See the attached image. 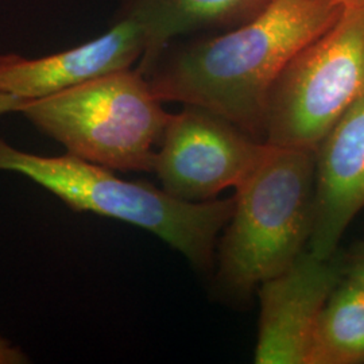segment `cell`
I'll return each mask as SVG.
<instances>
[{"mask_svg":"<svg viewBox=\"0 0 364 364\" xmlns=\"http://www.w3.org/2000/svg\"><path fill=\"white\" fill-rule=\"evenodd\" d=\"M343 10L333 0H273L247 23L161 54L146 77L162 103L204 108L264 142L275 80Z\"/></svg>","mask_w":364,"mask_h":364,"instance_id":"6da1fadb","label":"cell"},{"mask_svg":"<svg viewBox=\"0 0 364 364\" xmlns=\"http://www.w3.org/2000/svg\"><path fill=\"white\" fill-rule=\"evenodd\" d=\"M314 168L313 151L267 144L259 164L235 189L219 246L218 285L224 294L248 299L308 250Z\"/></svg>","mask_w":364,"mask_h":364,"instance_id":"7a4b0ae2","label":"cell"},{"mask_svg":"<svg viewBox=\"0 0 364 364\" xmlns=\"http://www.w3.org/2000/svg\"><path fill=\"white\" fill-rule=\"evenodd\" d=\"M0 170L37 182L76 210L126 221L161 237L195 264L207 269L235 198L186 203L144 182L124 181L111 169L80 156H37L0 138Z\"/></svg>","mask_w":364,"mask_h":364,"instance_id":"3957f363","label":"cell"},{"mask_svg":"<svg viewBox=\"0 0 364 364\" xmlns=\"http://www.w3.org/2000/svg\"><path fill=\"white\" fill-rule=\"evenodd\" d=\"M21 112L69 154L130 171H153V147L171 115L147 77L132 68L27 100Z\"/></svg>","mask_w":364,"mask_h":364,"instance_id":"277c9868","label":"cell"},{"mask_svg":"<svg viewBox=\"0 0 364 364\" xmlns=\"http://www.w3.org/2000/svg\"><path fill=\"white\" fill-rule=\"evenodd\" d=\"M364 97V4L301 49L275 80L264 142L316 151L343 114Z\"/></svg>","mask_w":364,"mask_h":364,"instance_id":"5b68a950","label":"cell"},{"mask_svg":"<svg viewBox=\"0 0 364 364\" xmlns=\"http://www.w3.org/2000/svg\"><path fill=\"white\" fill-rule=\"evenodd\" d=\"M267 144L195 105L170 115L153 171L168 195L186 203L216 200L259 164Z\"/></svg>","mask_w":364,"mask_h":364,"instance_id":"8992f818","label":"cell"},{"mask_svg":"<svg viewBox=\"0 0 364 364\" xmlns=\"http://www.w3.org/2000/svg\"><path fill=\"white\" fill-rule=\"evenodd\" d=\"M343 279L336 255L323 259L305 250L287 270L258 287L257 364H308L316 328Z\"/></svg>","mask_w":364,"mask_h":364,"instance_id":"52a82bcc","label":"cell"},{"mask_svg":"<svg viewBox=\"0 0 364 364\" xmlns=\"http://www.w3.org/2000/svg\"><path fill=\"white\" fill-rule=\"evenodd\" d=\"M314 156V215L308 250L329 259L364 209V97L328 131Z\"/></svg>","mask_w":364,"mask_h":364,"instance_id":"ba28073f","label":"cell"},{"mask_svg":"<svg viewBox=\"0 0 364 364\" xmlns=\"http://www.w3.org/2000/svg\"><path fill=\"white\" fill-rule=\"evenodd\" d=\"M144 30L120 16L105 34L64 52L38 58L0 55V93L25 100L46 97L92 78L130 69L144 57Z\"/></svg>","mask_w":364,"mask_h":364,"instance_id":"9c48e42d","label":"cell"},{"mask_svg":"<svg viewBox=\"0 0 364 364\" xmlns=\"http://www.w3.org/2000/svg\"><path fill=\"white\" fill-rule=\"evenodd\" d=\"M273 0H129L122 16L144 30L146 49L136 68L147 76L178 36L198 30H231L254 19Z\"/></svg>","mask_w":364,"mask_h":364,"instance_id":"30bf717a","label":"cell"},{"mask_svg":"<svg viewBox=\"0 0 364 364\" xmlns=\"http://www.w3.org/2000/svg\"><path fill=\"white\" fill-rule=\"evenodd\" d=\"M308 364H364V291L346 279L321 313Z\"/></svg>","mask_w":364,"mask_h":364,"instance_id":"8fae6325","label":"cell"},{"mask_svg":"<svg viewBox=\"0 0 364 364\" xmlns=\"http://www.w3.org/2000/svg\"><path fill=\"white\" fill-rule=\"evenodd\" d=\"M343 279L364 291V242L359 243L346 259L340 262Z\"/></svg>","mask_w":364,"mask_h":364,"instance_id":"7c38bea8","label":"cell"},{"mask_svg":"<svg viewBox=\"0 0 364 364\" xmlns=\"http://www.w3.org/2000/svg\"><path fill=\"white\" fill-rule=\"evenodd\" d=\"M26 363H30L26 352L0 333V364Z\"/></svg>","mask_w":364,"mask_h":364,"instance_id":"4fadbf2b","label":"cell"},{"mask_svg":"<svg viewBox=\"0 0 364 364\" xmlns=\"http://www.w3.org/2000/svg\"><path fill=\"white\" fill-rule=\"evenodd\" d=\"M26 102L25 99H21L14 95L0 93V117L9 112H21L22 107L26 105Z\"/></svg>","mask_w":364,"mask_h":364,"instance_id":"5bb4252c","label":"cell"},{"mask_svg":"<svg viewBox=\"0 0 364 364\" xmlns=\"http://www.w3.org/2000/svg\"><path fill=\"white\" fill-rule=\"evenodd\" d=\"M343 7H356V6H363L364 0H333Z\"/></svg>","mask_w":364,"mask_h":364,"instance_id":"9a60e30c","label":"cell"}]
</instances>
